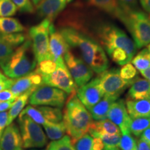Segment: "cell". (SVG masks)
<instances>
[{
    "instance_id": "obj_1",
    "label": "cell",
    "mask_w": 150,
    "mask_h": 150,
    "mask_svg": "<svg viewBox=\"0 0 150 150\" xmlns=\"http://www.w3.org/2000/svg\"><path fill=\"white\" fill-rule=\"evenodd\" d=\"M89 24L86 35L96 40L108 54L117 49H122L127 52L132 60L137 47L134 40L122 29L99 18H91Z\"/></svg>"
},
{
    "instance_id": "obj_46",
    "label": "cell",
    "mask_w": 150,
    "mask_h": 150,
    "mask_svg": "<svg viewBox=\"0 0 150 150\" xmlns=\"http://www.w3.org/2000/svg\"><path fill=\"white\" fill-rule=\"evenodd\" d=\"M140 139L147 142L150 145V127L145 129L140 135Z\"/></svg>"
},
{
    "instance_id": "obj_57",
    "label": "cell",
    "mask_w": 150,
    "mask_h": 150,
    "mask_svg": "<svg viewBox=\"0 0 150 150\" xmlns=\"http://www.w3.org/2000/svg\"><path fill=\"white\" fill-rule=\"evenodd\" d=\"M0 150H2V149H1V148H0Z\"/></svg>"
},
{
    "instance_id": "obj_29",
    "label": "cell",
    "mask_w": 150,
    "mask_h": 150,
    "mask_svg": "<svg viewBox=\"0 0 150 150\" xmlns=\"http://www.w3.org/2000/svg\"><path fill=\"white\" fill-rule=\"evenodd\" d=\"M90 134L93 138H100L104 145V149L118 147L121 138V135L102 134V133H91Z\"/></svg>"
},
{
    "instance_id": "obj_36",
    "label": "cell",
    "mask_w": 150,
    "mask_h": 150,
    "mask_svg": "<svg viewBox=\"0 0 150 150\" xmlns=\"http://www.w3.org/2000/svg\"><path fill=\"white\" fill-rule=\"evenodd\" d=\"M93 137L86 134L73 142V145L76 150H93Z\"/></svg>"
},
{
    "instance_id": "obj_50",
    "label": "cell",
    "mask_w": 150,
    "mask_h": 150,
    "mask_svg": "<svg viewBox=\"0 0 150 150\" xmlns=\"http://www.w3.org/2000/svg\"><path fill=\"white\" fill-rule=\"evenodd\" d=\"M140 72L141 73V74L146 79H147L148 81H149V83H150V67H149V68L146 69V70H142Z\"/></svg>"
},
{
    "instance_id": "obj_27",
    "label": "cell",
    "mask_w": 150,
    "mask_h": 150,
    "mask_svg": "<svg viewBox=\"0 0 150 150\" xmlns=\"http://www.w3.org/2000/svg\"><path fill=\"white\" fill-rule=\"evenodd\" d=\"M150 127V117L131 118L129 131L133 136L138 137L145 129Z\"/></svg>"
},
{
    "instance_id": "obj_16",
    "label": "cell",
    "mask_w": 150,
    "mask_h": 150,
    "mask_svg": "<svg viewBox=\"0 0 150 150\" xmlns=\"http://www.w3.org/2000/svg\"><path fill=\"white\" fill-rule=\"evenodd\" d=\"M0 148L2 150H22L21 134L16 123L10 124L3 131L0 137Z\"/></svg>"
},
{
    "instance_id": "obj_24",
    "label": "cell",
    "mask_w": 150,
    "mask_h": 150,
    "mask_svg": "<svg viewBox=\"0 0 150 150\" xmlns=\"http://www.w3.org/2000/svg\"><path fill=\"white\" fill-rule=\"evenodd\" d=\"M25 27L17 19L8 18V17L7 18L0 17V33L1 34L22 33L25 31Z\"/></svg>"
},
{
    "instance_id": "obj_47",
    "label": "cell",
    "mask_w": 150,
    "mask_h": 150,
    "mask_svg": "<svg viewBox=\"0 0 150 150\" xmlns=\"http://www.w3.org/2000/svg\"><path fill=\"white\" fill-rule=\"evenodd\" d=\"M137 145H138V150H150V145L149 144L143 141L140 138L137 141Z\"/></svg>"
},
{
    "instance_id": "obj_4",
    "label": "cell",
    "mask_w": 150,
    "mask_h": 150,
    "mask_svg": "<svg viewBox=\"0 0 150 150\" xmlns=\"http://www.w3.org/2000/svg\"><path fill=\"white\" fill-rule=\"evenodd\" d=\"M32 47L30 39L19 46L5 61L0 63V67L6 76L16 79L30 74L37 65L34 55H31Z\"/></svg>"
},
{
    "instance_id": "obj_37",
    "label": "cell",
    "mask_w": 150,
    "mask_h": 150,
    "mask_svg": "<svg viewBox=\"0 0 150 150\" xmlns=\"http://www.w3.org/2000/svg\"><path fill=\"white\" fill-rule=\"evenodd\" d=\"M18 8L11 0H0V17L7 18L14 16Z\"/></svg>"
},
{
    "instance_id": "obj_11",
    "label": "cell",
    "mask_w": 150,
    "mask_h": 150,
    "mask_svg": "<svg viewBox=\"0 0 150 150\" xmlns=\"http://www.w3.org/2000/svg\"><path fill=\"white\" fill-rule=\"evenodd\" d=\"M63 59L77 88L85 85L93 77L94 72L91 67L70 50L63 56Z\"/></svg>"
},
{
    "instance_id": "obj_28",
    "label": "cell",
    "mask_w": 150,
    "mask_h": 150,
    "mask_svg": "<svg viewBox=\"0 0 150 150\" xmlns=\"http://www.w3.org/2000/svg\"><path fill=\"white\" fill-rule=\"evenodd\" d=\"M132 65L140 72L150 67V57L147 48L140 51L131 60Z\"/></svg>"
},
{
    "instance_id": "obj_49",
    "label": "cell",
    "mask_w": 150,
    "mask_h": 150,
    "mask_svg": "<svg viewBox=\"0 0 150 150\" xmlns=\"http://www.w3.org/2000/svg\"><path fill=\"white\" fill-rule=\"evenodd\" d=\"M141 6L148 13H150V0H140Z\"/></svg>"
},
{
    "instance_id": "obj_15",
    "label": "cell",
    "mask_w": 150,
    "mask_h": 150,
    "mask_svg": "<svg viewBox=\"0 0 150 150\" xmlns=\"http://www.w3.org/2000/svg\"><path fill=\"white\" fill-rule=\"evenodd\" d=\"M41 85H42V76L34 70L26 76L13 79L10 91L16 97H19L26 92L35 89Z\"/></svg>"
},
{
    "instance_id": "obj_8",
    "label": "cell",
    "mask_w": 150,
    "mask_h": 150,
    "mask_svg": "<svg viewBox=\"0 0 150 150\" xmlns=\"http://www.w3.org/2000/svg\"><path fill=\"white\" fill-rule=\"evenodd\" d=\"M56 62L57 64L56 70L51 74L42 76V85L56 88L68 95L76 92L78 88L65 65L63 58H60Z\"/></svg>"
},
{
    "instance_id": "obj_25",
    "label": "cell",
    "mask_w": 150,
    "mask_h": 150,
    "mask_svg": "<svg viewBox=\"0 0 150 150\" xmlns=\"http://www.w3.org/2000/svg\"><path fill=\"white\" fill-rule=\"evenodd\" d=\"M47 136L50 140H57L61 139L66 134V128L63 121L58 123L47 122L43 125Z\"/></svg>"
},
{
    "instance_id": "obj_3",
    "label": "cell",
    "mask_w": 150,
    "mask_h": 150,
    "mask_svg": "<svg viewBox=\"0 0 150 150\" xmlns=\"http://www.w3.org/2000/svg\"><path fill=\"white\" fill-rule=\"evenodd\" d=\"M63 121L66 133L72 142L88 133L93 117L76 95V91L69 95L63 112Z\"/></svg>"
},
{
    "instance_id": "obj_51",
    "label": "cell",
    "mask_w": 150,
    "mask_h": 150,
    "mask_svg": "<svg viewBox=\"0 0 150 150\" xmlns=\"http://www.w3.org/2000/svg\"><path fill=\"white\" fill-rule=\"evenodd\" d=\"M30 1H31V3L33 4V5H34V6H37L40 3L41 1H42V0H30Z\"/></svg>"
},
{
    "instance_id": "obj_44",
    "label": "cell",
    "mask_w": 150,
    "mask_h": 150,
    "mask_svg": "<svg viewBox=\"0 0 150 150\" xmlns=\"http://www.w3.org/2000/svg\"><path fill=\"white\" fill-rule=\"evenodd\" d=\"M13 79H0V91L4 90L10 89L11 85H12Z\"/></svg>"
},
{
    "instance_id": "obj_13",
    "label": "cell",
    "mask_w": 150,
    "mask_h": 150,
    "mask_svg": "<svg viewBox=\"0 0 150 150\" xmlns=\"http://www.w3.org/2000/svg\"><path fill=\"white\" fill-rule=\"evenodd\" d=\"M107 118L119 127L121 133L129 131L131 117L127 112L126 105L123 99H117L112 103L108 110Z\"/></svg>"
},
{
    "instance_id": "obj_6",
    "label": "cell",
    "mask_w": 150,
    "mask_h": 150,
    "mask_svg": "<svg viewBox=\"0 0 150 150\" xmlns=\"http://www.w3.org/2000/svg\"><path fill=\"white\" fill-rule=\"evenodd\" d=\"M52 22L49 19L44 18L42 22L31 27L29 30V39L37 63L44 60L51 59L49 52V29Z\"/></svg>"
},
{
    "instance_id": "obj_18",
    "label": "cell",
    "mask_w": 150,
    "mask_h": 150,
    "mask_svg": "<svg viewBox=\"0 0 150 150\" xmlns=\"http://www.w3.org/2000/svg\"><path fill=\"white\" fill-rule=\"evenodd\" d=\"M150 95V83L146 79L135 78L129 88L127 98L133 100L149 99Z\"/></svg>"
},
{
    "instance_id": "obj_45",
    "label": "cell",
    "mask_w": 150,
    "mask_h": 150,
    "mask_svg": "<svg viewBox=\"0 0 150 150\" xmlns=\"http://www.w3.org/2000/svg\"><path fill=\"white\" fill-rule=\"evenodd\" d=\"M93 150H104V145L102 140L99 138H93Z\"/></svg>"
},
{
    "instance_id": "obj_19",
    "label": "cell",
    "mask_w": 150,
    "mask_h": 150,
    "mask_svg": "<svg viewBox=\"0 0 150 150\" xmlns=\"http://www.w3.org/2000/svg\"><path fill=\"white\" fill-rule=\"evenodd\" d=\"M126 108L131 118L150 117V99L133 100L127 99Z\"/></svg>"
},
{
    "instance_id": "obj_31",
    "label": "cell",
    "mask_w": 150,
    "mask_h": 150,
    "mask_svg": "<svg viewBox=\"0 0 150 150\" xmlns=\"http://www.w3.org/2000/svg\"><path fill=\"white\" fill-rule=\"evenodd\" d=\"M47 150H76L70 137L64 136L61 139L53 140L49 144Z\"/></svg>"
},
{
    "instance_id": "obj_20",
    "label": "cell",
    "mask_w": 150,
    "mask_h": 150,
    "mask_svg": "<svg viewBox=\"0 0 150 150\" xmlns=\"http://www.w3.org/2000/svg\"><path fill=\"white\" fill-rule=\"evenodd\" d=\"M117 99L115 97L104 96L97 104L88 110L93 119L95 120L106 119L112 104Z\"/></svg>"
},
{
    "instance_id": "obj_26",
    "label": "cell",
    "mask_w": 150,
    "mask_h": 150,
    "mask_svg": "<svg viewBox=\"0 0 150 150\" xmlns=\"http://www.w3.org/2000/svg\"><path fill=\"white\" fill-rule=\"evenodd\" d=\"M43 117L49 122L58 123L63 120V111L60 108L48 106H35Z\"/></svg>"
},
{
    "instance_id": "obj_54",
    "label": "cell",
    "mask_w": 150,
    "mask_h": 150,
    "mask_svg": "<svg viewBox=\"0 0 150 150\" xmlns=\"http://www.w3.org/2000/svg\"><path fill=\"white\" fill-rule=\"evenodd\" d=\"M147 51H148V53H149V57H150V43L149 45H148L147 46Z\"/></svg>"
},
{
    "instance_id": "obj_32",
    "label": "cell",
    "mask_w": 150,
    "mask_h": 150,
    "mask_svg": "<svg viewBox=\"0 0 150 150\" xmlns=\"http://www.w3.org/2000/svg\"><path fill=\"white\" fill-rule=\"evenodd\" d=\"M118 147L121 150H138L137 140L130 131L121 133V138Z\"/></svg>"
},
{
    "instance_id": "obj_7",
    "label": "cell",
    "mask_w": 150,
    "mask_h": 150,
    "mask_svg": "<svg viewBox=\"0 0 150 150\" xmlns=\"http://www.w3.org/2000/svg\"><path fill=\"white\" fill-rule=\"evenodd\" d=\"M18 124L23 148H42L47 143V138L40 125L26 115L20 113Z\"/></svg>"
},
{
    "instance_id": "obj_22",
    "label": "cell",
    "mask_w": 150,
    "mask_h": 150,
    "mask_svg": "<svg viewBox=\"0 0 150 150\" xmlns=\"http://www.w3.org/2000/svg\"><path fill=\"white\" fill-rule=\"evenodd\" d=\"M88 133H102V134L121 135V131L119 127L115 125L110 120L106 119L101 120L93 121Z\"/></svg>"
},
{
    "instance_id": "obj_2",
    "label": "cell",
    "mask_w": 150,
    "mask_h": 150,
    "mask_svg": "<svg viewBox=\"0 0 150 150\" xmlns=\"http://www.w3.org/2000/svg\"><path fill=\"white\" fill-rule=\"evenodd\" d=\"M59 31L70 47L79 51L81 59L94 72L100 74L107 70L109 65L107 56L96 40L70 27H61Z\"/></svg>"
},
{
    "instance_id": "obj_38",
    "label": "cell",
    "mask_w": 150,
    "mask_h": 150,
    "mask_svg": "<svg viewBox=\"0 0 150 150\" xmlns=\"http://www.w3.org/2000/svg\"><path fill=\"white\" fill-rule=\"evenodd\" d=\"M120 74L123 79L127 81H134L138 75V71L132 63H128L122 65L120 70Z\"/></svg>"
},
{
    "instance_id": "obj_9",
    "label": "cell",
    "mask_w": 150,
    "mask_h": 150,
    "mask_svg": "<svg viewBox=\"0 0 150 150\" xmlns=\"http://www.w3.org/2000/svg\"><path fill=\"white\" fill-rule=\"evenodd\" d=\"M67 97V94L56 88L41 85L36 88L30 95L29 102L33 106H50L63 108Z\"/></svg>"
},
{
    "instance_id": "obj_39",
    "label": "cell",
    "mask_w": 150,
    "mask_h": 150,
    "mask_svg": "<svg viewBox=\"0 0 150 150\" xmlns=\"http://www.w3.org/2000/svg\"><path fill=\"white\" fill-rule=\"evenodd\" d=\"M22 13H32L34 11L33 4L30 0H11Z\"/></svg>"
},
{
    "instance_id": "obj_35",
    "label": "cell",
    "mask_w": 150,
    "mask_h": 150,
    "mask_svg": "<svg viewBox=\"0 0 150 150\" xmlns=\"http://www.w3.org/2000/svg\"><path fill=\"white\" fill-rule=\"evenodd\" d=\"M112 61L115 62L119 65H124L129 63L131 61V59L129 54L122 49H117L113 50L111 53L108 54Z\"/></svg>"
},
{
    "instance_id": "obj_30",
    "label": "cell",
    "mask_w": 150,
    "mask_h": 150,
    "mask_svg": "<svg viewBox=\"0 0 150 150\" xmlns=\"http://www.w3.org/2000/svg\"><path fill=\"white\" fill-rule=\"evenodd\" d=\"M27 35L23 33H15L9 34H1L0 33V40H2L7 44L10 45L13 47H16L21 45L22 44L27 40Z\"/></svg>"
},
{
    "instance_id": "obj_33",
    "label": "cell",
    "mask_w": 150,
    "mask_h": 150,
    "mask_svg": "<svg viewBox=\"0 0 150 150\" xmlns=\"http://www.w3.org/2000/svg\"><path fill=\"white\" fill-rule=\"evenodd\" d=\"M20 113L26 115L31 118V120H33L35 122L38 124V125H42V126L45 125L47 122H49L43 117L40 111L38 109L37 107H33L32 106H27Z\"/></svg>"
},
{
    "instance_id": "obj_42",
    "label": "cell",
    "mask_w": 150,
    "mask_h": 150,
    "mask_svg": "<svg viewBox=\"0 0 150 150\" xmlns=\"http://www.w3.org/2000/svg\"><path fill=\"white\" fill-rule=\"evenodd\" d=\"M8 117V112H0V137H1V134H2L3 131H4L6 127H7Z\"/></svg>"
},
{
    "instance_id": "obj_21",
    "label": "cell",
    "mask_w": 150,
    "mask_h": 150,
    "mask_svg": "<svg viewBox=\"0 0 150 150\" xmlns=\"http://www.w3.org/2000/svg\"><path fill=\"white\" fill-rule=\"evenodd\" d=\"M35 89L31 90L26 93L22 94V95H20L18 97L16 100L13 102L12 106L8 111V122H7V126L10 125V124L13 122L14 120L16 119L17 117H18L19 115L20 114L22 110H23L24 108L29 102L30 95L32 94L33 91Z\"/></svg>"
},
{
    "instance_id": "obj_53",
    "label": "cell",
    "mask_w": 150,
    "mask_h": 150,
    "mask_svg": "<svg viewBox=\"0 0 150 150\" xmlns=\"http://www.w3.org/2000/svg\"><path fill=\"white\" fill-rule=\"evenodd\" d=\"M104 150H120L118 147H113V148H106V149H104Z\"/></svg>"
},
{
    "instance_id": "obj_43",
    "label": "cell",
    "mask_w": 150,
    "mask_h": 150,
    "mask_svg": "<svg viewBox=\"0 0 150 150\" xmlns=\"http://www.w3.org/2000/svg\"><path fill=\"white\" fill-rule=\"evenodd\" d=\"M118 3L122 6L131 9H138L137 0H117Z\"/></svg>"
},
{
    "instance_id": "obj_14",
    "label": "cell",
    "mask_w": 150,
    "mask_h": 150,
    "mask_svg": "<svg viewBox=\"0 0 150 150\" xmlns=\"http://www.w3.org/2000/svg\"><path fill=\"white\" fill-rule=\"evenodd\" d=\"M49 31V52L51 59L56 61L60 58H63L70 47L65 40L63 35L61 34L59 30L56 29L52 22L50 26Z\"/></svg>"
},
{
    "instance_id": "obj_55",
    "label": "cell",
    "mask_w": 150,
    "mask_h": 150,
    "mask_svg": "<svg viewBox=\"0 0 150 150\" xmlns=\"http://www.w3.org/2000/svg\"><path fill=\"white\" fill-rule=\"evenodd\" d=\"M74 1V0H67V3H70L72 2V1Z\"/></svg>"
},
{
    "instance_id": "obj_56",
    "label": "cell",
    "mask_w": 150,
    "mask_h": 150,
    "mask_svg": "<svg viewBox=\"0 0 150 150\" xmlns=\"http://www.w3.org/2000/svg\"><path fill=\"white\" fill-rule=\"evenodd\" d=\"M147 16H148V18H149V20H150V13H149V14L147 15Z\"/></svg>"
},
{
    "instance_id": "obj_12",
    "label": "cell",
    "mask_w": 150,
    "mask_h": 150,
    "mask_svg": "<svg viewBox=\"0 0 150 150\" xmlns=\"http://www.w3.org/2000/svg\"><path fill=\"white\" fill-rule=\"evenodd\" d=\"M76 95L85 107L89 110L104 96L100 86L99 76L93 79L76 90Z\"/></svg>"
},
{
    "instance_id": "obj_40",
    "label": "cell",
    "mask_w": 150,
    "mask_h": 150,
    "mask_svg": "<svg viewBox=\"0 0 150 150\" xmlns=\"http://www.w3.org/2000/svg\"><path fill=\"white\" fill-rule=\"evenodd\" d=\"M14 52V47L0 40V63L6 60Z\"/></svg>"
},
{
    "instance_id": "obj_5",
    "label": "cell",
    "mask_w": 150,
    "mask_h": 150,
    "mask_svg": "<svg viewBox=\"0 0 150 150\" xmlns=\"http://www.w3.org/2000/svg\"><path fill=\"white\" fill-rule=\"evenodd\" d=\"M120 7L117 19L128 29L137 49L147 46L150 43V20L147 15L138 9H131L120 4Z\"/></svg>"
},
{
    "instance_id": "obj_17",
    "label": "cell",
    "mask_w": 150,
    "mask_h": 150,
    "mask_svg": "<svg viewBox=\"0 0 150 150\" xmlns=\"http://www.w3.org/2000/svg\"><path fill=\"white\" fill-rule=\"evenodd\" d=\"M66 4L67 0H42L36 6L38 15L52 21L64 10Z\"/></svg>"
},
{
    "instance_id": "obj_41",
    "label": "cell",
    "mask_w": 150,
    "mask_h": 150,
    "mask_svg": "<svg viewBox=\"0 0 150 150\" xmlns=\"http://www.w3.org/2000/svg\"><path fill=\"white\" fill-rule=\"evenodd\" d=\"M18 98L13 93L9 90H4L0 91V101L1 102H13Z\"/></svg>"
},
{
    "instance_id": "obj_52",
    "label": "cell",
    "mask_w": 150,
    "mask_h": 150,
    "mask_svg": "<svg viewBox=\"0 0 150 150\" xmlns=\"http://www.w3.org/2000/svg\"><path fill=\"white\" fill-rule=\"evenodd\" d=\"M7 79V77L1 72V70H0V79Z\"/></svg>"
},
{
    "instance_id": "obj_34",
    "label": "cell",
    "mask_w": 150,
    "mask_h": 150,
    "mask_svg": "<svg viewBox=\"0 0 150 150\" xmlns=\"http://www.w3.org/2000/svg\"><path fill=\"white\" fill-rule=\"evenodd\" d=\"M56 66H57L56 62L54 60L46 59L37 63L35 71L41 74V76H43V75L50 74L56 70Z\"/></svg>"
},
{
    "instance_id": "obj_23",
    "label": "cell",
    "mask_w": 150,
    "mask_h": 150,
    "mask_svg": "<svg viewBox=\"0 0 150 150\" xmlns=\"http://www.w3.org/2000/svg\"><path fill=\"white\" fill-rule=\"evenodd\" d=\"M91 6L104 11L113 18H117L120 11V7L117 0H88Z\"/></svg>"
},
{
    "instance_id": "obj_10",
    "label": "cell",
    "mask_w": 150,
    "mask_h": 150,
    "mask_svg": "<svg viewBox=\"0 0 150 150\" xmlns=\"http://www.w3.org/2000/svg\"><path fill=\"white\" fill-rule=\"evenodd\" d=\"M98 76L104 96L115 97L116 99H118L133 82V81L123 79L120 74V70L117 68L105 70L100 73Z\"/></svg>"
},
{
    "instance_id": "obj_48",
    "label": "cell",
    "mask_w": 150,
    "mask_h": 150,
    "mask_svg": "<svg viewBox=\"0 0 150 150\" xmlns=\"http://www.w3.org/2000/svg\"><path fill=\"white\" fill-rule=\"evenodd\" d=\"M13 102H1L0 101V112L6 111L10 109L12 106Z\"/></svg>"
}]
</instances>
